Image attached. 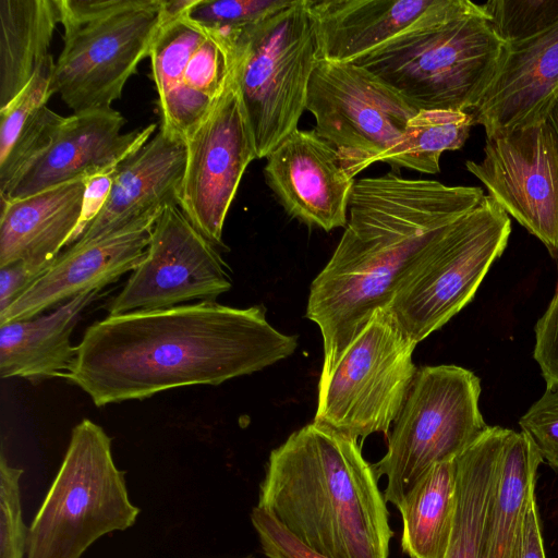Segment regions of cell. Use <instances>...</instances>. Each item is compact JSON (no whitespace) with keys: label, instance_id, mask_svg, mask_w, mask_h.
Listing matches in <instances>:
<instances>
[{"label":"cell","instance_id":"obj_14","mask_svg":"<svg viewBox=\"0 0 558 558\" xmlns=\"http://www.w3.org/2000/svg\"><path fill=\"white\" fill-rule=\"evenodd\" d=\"M234 69V68H233ZM178 206L216 247L255 144L234 75L204 122L186 140Z\"/></svg>","mask_w":558,"mask_h":558},{"label":"cell","instance_id":"obj_35","mask_svg":"<svg viewBox=\"0 0 558 558\" xmlns=\"http://www.w3.org/2000/svg\"><path fill=\"white\" fill-rule=\"evenodd\" d=\"M250 517L266 558H329L302 544L259 507Z\"/></svg>","mask_w":558,"mask_h":558},{"label":"cell","instance_id":"obj_7","mask_svg":"<svg viewBox=\"0 0 558 558\" xmlns=\"http://www.w3.org/2000/svg\"><path fill=\"white\" fill-rule=\"evenodd\" d=\"M481 379L453 365L417 369L393 423L384 457L372 464L387 478L384 497L398 507L434 465L456 459L489 428L480 410Z\"/></svg>","mask_w":558,"mask_h":558},{"label":"cell","instance_id":"obj_29","mask_svg":"<svg viewBox=\"0 0 558 558\" xmlns=\"http://www.w3.org/2000/svg\"><path fill=\"white\" fill-rule=\"evenodd\" d=\"M482 4L494 31L508 45L535 37L558 23V0H490Z\"/></svg>","mask_w":558,"mask_h":558},{"label":"cell","instance_id":"obj_25","mask_svg":"<svg viewBox=\"0 0 558 558\" xmlns=\"http://www.w3.org/2000/svg\"><path fill=\"white\" fill-rule=\"evenodd\" d=\"M59 23L57 0H0V109L49 54Z\"/></svg>","mask_w":558,"mask_h":558},{"label":"cell","instance_id":"obj_12","mask_svg":"<svg viewBox=\"0 0 558 558\" xmlns=\"http://www.w3.org/2000/svg\"><path fill=\"white\" fill-rule=\"evenodd\" d=\"M230 32L206 29L186 15L165 21L149 58L160 129L186 140L228 86L234 68Z\"/></svg>","mask_w":558,"mask_h":558},{"label":"cell","instance_id":"obj_21","mask_svg":"<svg viewBox=\"0 0 558 558\" xmlns=\"http://www.w3.org/2000/svg\"><path fill=\"white\" fill-rule=\"evenodd\" d=\"M87 179L36 194L1 198L0 268L14 263L50 268L76 231Z\"/></svg>","mask_w":558,"mask_h":558},{"label":"cell","instance_id":"obj_28","mask_svg":"<svg viewBox=\"0 0 558 558\" xmlns=\"http://www.w3.org/2000/svg\"><path fill=\"white\" fill-rule=\"evenodd\" d=\"M473 125V118L466 111L420 110L410 120L403 140L377 162H386L396 171L405 168L438 173L442 153L462 148Z\"/></svg>","mask_w":558,"mask_h":558},{"label":"cell","instance_id":"obj_17","mask_svg":"<svg viewBox=\"0 0 558 558\" xmlns=\"http://www.w3.org/2000/svg\"><path fill=\"white\" fill-rule=\"evenodd\" d=\"M124 124L125 119L113 108L77 112L64 118L51 145L0 194L1 198L26 197L116 169L145 145L157 128L154 123L121 133Z\"/></svg>","mask_w":558,"mask_h":558},{"label":"cell","instance_id":"obj_16","mask_svg":"<svg viewBox=\"0 0 558 558\" xmlns=\"http://www.w3.org/2000/svg\"><path fill=\"white\" fill-rule=\"evenodd\" d=\"M265 182L284 211L308 226L344 228L354 178L315 130H295L266 157Z\"/></svg>","mask_w":558,"mask_h":558},{"label":"cell","instance_id":"obj_40","mask_svg":"<svg viewBox=\"0 0 558 558\" xmlns=\"http://www.w3.org/2000/svg\"><path fill=\"white\" fill-rule=\"evenodd\" d=\"M545 122L553 130V132L556 135L557 141H558V99L556 100L553 108L550 109Z\"/></svg>","mask_w":558,"mask_h":558},{"label":"cell","instance_id":"obj_18","mask_svg":"<svg viewBox=\"0 0 558 558\" xmlns=\"http://www.w3.org/2000/svg\"><path fill=\"white\" fill-rule=\"evenodd\" d=\"M156 220H144L105 236L70 245L48 271L5 311L0 325L29 319L84 293L100 291L142 262Z\"/></svg>","mask_w":558,"mask_h":558},{"label":"cell","instance_id":"obj_23","mask_svg":"<svg viewBox=\"0 0 558 558\" xmlns=\"http://www.w3.org/2000/svg\"><path fill=\"white\" fill-rule=\"evenodd\" d=\"M97 295L84 292L48 314L0 325V377H64L77 356L73 330Z\"/></svg>","mask_w":558,"mask_h":558},{"label":"cell","instance_id":"obj_24","mask_svg":"<svg viewBox=\"0 0 558 558\" xmlns=\"http://www.w3.org/2000/svg\"><path fill=\"white\" fill-rule=\"evenodd\" d=\"M509 428L487 432L456 458L457 506L445 558H478L487 513L497 493Z\"/></svg>","mask_w":558,"mask_h":558},{"label":"cell","instance_id":"obj_38","mask_svg":"<svg viewBox=\"0 0 558 558\" xmlns=\"http://www.w3.org/2000/svg\"><path fill=\"white\" fill-rule=\"evenodd\" d=\"M49 268L14 263L0 268V313L5 311Z\"/></svg>","mask_w":558,"mask_h":558},{"label":"cell","instance_id":"obj_13","mask_svg":"<svg viewBox=\"0 0 558 558\" xmlns=\"http://www.w3.org/2000/svg\"><path fill=\"white\" fill-rule=\"evenodd\" d=\"M232 287L217 247L185 217L178 204L157 218L145 255L108 306L109 315L150 311L185 302L215 301Z\"/></svg>","mask_w":558,"mask_h":558},{"label":"cell","instance_id":"obj_41","mask_svg":"<svg viewBox=\"0 0 558 558\" xmlns=\"http://www.w3.org/2000/svg\"><path fill=\"white\" fill-rule=\"evenodd\" d=\"M239 558H254L253 556H244V557H239Z\"/></svg>","mask_w":558,"mask_h":558},{"label":"cell","instance_id":"obj_10","mask_svg":"<svg viewBox=\"0 0 558 558\" xmlns=\"http://www.w3.org/2000/svg\"><path fill=\"white\" fill-rule=\"evenodd\" d=\"M163 0H124L80 26L64 29L50 93L73 113L109 109L140 62L149 57L165 21Z\"/></svg>","mask_w":558,"mask_h":558},{"label":"cell","instance_id":"obj_1","mask_svg":"<svg viewBox=\"0 0 558 558\" xmlns=\"http://www.w3.org/2000/svg\"><path fill=\"white\" fill-rule=\"evenodd\" d=\"M296 336L277 330L262 305L199 301L108 315L92 324L63 378L96 407L248 375L290 356Z\"/></svg>","mask_w":558,"mask_h":558},{"label":"cell","instance_id":"obj_34","mask_svg":"<svg viewBox=\"0 0 558 558\" xmlns=\"http://www.w3.org/2000/svg\"><path fill=\"white\" fill-rule=\"evenodd\" d=\"M519 425L533 440L543 461L558 473V391L545 390L520 417Z\"/></svg>","mask_w":558,"mask_h":558},{"label":"cell","instance_id":"obj_36","mask_svg":"<svg viewBox=\"0 0 558 558\" xmlns=\"http://www.w3.org/2000/svg\"><path fill=\"white\" fill-rule=\"evenodd\" d=\"M534 333L533 357L546 390L558 391V284L549 305L535 324Z\"/></svg>","mask_w":558,"mask_h":558},{"label":"cell","instance_id":"obj_8","mask_svg":"<svg viewBox=\"0 0 558 558\" xmlns=\"http://www.w3.org/2000/svg\"><path fill=\"white\" fill-rule=\"evenodd\" d=\"M510 232L509 216L485 195L432 241L386 307L411 341L417 344L471 302Z\"/></svg>","mask_w":558,"mask_h":558},{"label":"cell","instance_id":"obj_22","mask_svg":"<svg viewBox=\"0 0 558 558\" xmlns=\"http://www.w3.org/2000/svg\"><path fill=\"white\" fill-rule=\"evenodd\" d=\"M439 0H307L319 59L351 63L432 11Z\"/></svg>","mask_w":558,"mask_h":558},{"label":"cell","instance_id":"obj_2","mask_svg":"<svg viewBox=\"0 0 558 558\" xmlns=\"http://www.w3.org/2000/svg\"><path fill=\"white\" fill-rule=\"evenodd\" d=\"M484 197L478 186L408 179L396 170L355 179L344 231L310 287L306 317L323 337L319 380L374 313L388 307L432 241Z\"/></svg>","mask_w":558,"mask_h":558},{"label":"cell","instance_id":"obj_33","mask_svg":"<svg viewBox=\"0 0 558 558\" xmlns=\"http://www.w3.org/2000/svg\"><path fill=\"white\" fill-rule=\"evenodd\" d=\"M23 469L0 457V558H25L28 527L23 521L21 476Z\"/></svg>","mask_w":558,"mask_h":558},{"label":"cell","instance_id":"obj_30","mask_svg":"<svg viewBox=\"0 0 558 558\" xmlns=\"http://www.w3.org/2000/svg\"><path fill=\"white\" fill-rule=\"evenodd\" d=\"M54 61L49 53L37 66L25 87L0 109V160L5 158L21 131L51 97Z\"/></svg>","mask_w":558,"mask_h":558},{"label":"cell","instance_id":"obj_4","mask_svg":"<svg viewBox=\"0 0 558 558\" xmlns=\"http://www.w3.org/2000/svg\"><path fill=\"white\" fill-rule=\"evenodd\" d=\"M483 4L439 0L416 23L354 60L418 110L474 108L506 56Z\"/></svg>","mask_w":558,"mask_h":558},{"label":"cell","instance_id":"obj_9","mask_svg":"<svg viewBox=\"0 0 558 558\" xmlns=\"http://www.w3.org/2000/svg\"><path fill=\"white\" fill-rule=\"evenodd\" d=\"M415 347L387 308L376 311L331 374L319 380L313 422L357 440L388 435L417 372Z\"/></svg>","mask_w":558,"mask_h":558},{"label":"cell","instance_id":"obj_26","mask_svg":"<svg viewBox=\"0 0 558 558\" xmlns=\"http://www.w3.org/2000/svg\"><path fill=\"white\" fill-rule=\"evenodd\" d=\"M543 459L524 432L509 429L497 493L487 513L478 558H514L521 520L535 494Z\"/></svg>","mask_w":558,"mask_h":558},{"label":"cell","instance_id":"obj_31","mask_svg":"<svg viewBox=\"0 0 558 558\" xmlns=\"http://www.w3.org/2000/svg\"><path fill=\"white\" fill-rule=\"evenodd\" d=\"M292 0H194L186 16L206 29L230 32L254 24Z\"/></svg>","mask_w":558,"mask_h":558},{"label":"cell","instance_id":"obj_32","mask_svg":"<svg viewBox=\"0 0 558 558\" xmlns=\"http://www.w3.org/2000/svg\"><path fill=\"white\" fill-rule=\"evenodd\" d=\"M64 118L44 106L24 126L10 153L0 160V194L51 145Z\"/></svg>","mask_w":558,"mask_h":558},{"label":"cell","instance_id":"obj_15","mask_svg":"<svg viewBox=\"0 0 558 558\" xmlns=\"http://www.w3.org/2000/svg\"><path fill=\"white\" fill-rule=\"evenodd\" d=\"M465 167L558 258V141L545 121L486 136L482 160Z\"/></svg>","mask_w":558,"mask_h":558},{"label":"cell","instance_id":"obj_37","mask_svg":"<svg viewBox=\"0 0 558 558\" xmlns=\"http://www.w3.org/2000/svg\"><path fill=\"white\" fill-rule=\"evenodd\" d=\"M116 169L106 170L87 178L80 221L70 245L78 240L88 225L104 208L111 192Z\"/></svg>","mask_w":558,"mask_h":558},{"label":"cell","instance_id":"obj_11","mask_svg":"<svg viewBox=\"0 0 558 558\" xmlns=\"http://www.w3.org/2000/svg\"><path fill=\"white\" fill-rule=\"evenodd\" d=\"M306 110L354 179L403 140L420 111L364 68L322 59L310 80Z\"/></svg>","mask_w":558,"mask_h":558},{"label":"cell","instance_id":"obj_5","mask_svg":"<svg viewBox=\"0 0 558 558\" xmlns=\"http://www.w3.org/2000/svg\"><path fill=\"white\" fill-rule=\"evenodd\" d=\"M111 444L89 418L73 427L61 465L28 526L25 558H81L104 535L134 525L141 510L130 499Z\"/></svg>","mask_w":558,"mask_h":558},{"label":"cell","instance_id":"obj_19","mask_svg":"<svg viewBox=\"0 0 558 558\" xmlns=\"http://www.w3.org/2000/svg\"><path fill=\"white\" fill-rule=\"evenodd\" d=\"M558 99V23L508 45L504 61L468 112L486 136L544 122Z\"/></svg>","mask_w":558,"mask_h":558},{"label":"cell","instance_id":"obj_20","mask_svg":"<svg viewBox=\"0 0 558 558\" xmlns=\"http://www.w3.org/2000/svg\"><path fill=\"white\" fill-rule=\"evenodd\" d=\"M185 165V141L159 128L145 145L118 165L108 201L75 243L140 221L157 220L165 207L178 204Z\"/></svg>","mask_w":558,"mask_h":558},{"label":"cell","instance_id":"obj_3","mask_svg":"<svg viewBox=\"0 0 558 558\" xmlns=\"http://www.w3.org/2000/svg\"><path fill=\"white\" fill-rule=\"evenodd\" d=\"M357 439L312 422L271 450L257 507L329 558H388L393 531Z\"/></svg>","mask_w":558,"mask_h":558},{"label":"cell","instance_id":"obj_6","mask_svg":"<svg viewBox=\"0 0 558 558\" xmlns=\"http://www.w3.org/2000/svg\"><path fill=\"white\" fill-rule=\"evenodd\" d=\"M233 75L253 135L257 159L266 158L298 130L306 110L312 73L319 60L307 0L230 31Z\"/></svg>","mask_w":558,"mask_h":558},{"label":"cell","instance_id":"obj_27","mask_svg":"<svg viewBox=\"0 0 558 558\" xmlns=\"http://www.w3.org/2000/svg\"><path fill=\"white\" fill-rule=\"evenodd\" d=\"M457 506L456 459L434 465L397 507L402 518L401 548L410 558H445Z\"/></svg>","mask_w":558,"mask_h":558},{"label":"cell","instance_id":"obj_39","mask_svg":"<svg viewBox=\"0 0 558 558\" xmlns=\"http://www.w3.org/2000/svg\"><path fill=\"white\" fill-rule=\"evenodd\" d=\"M514 558H546L535 494L529 499L521 520Z\"/></svg>","mask_w":558,"mask_h":558}]
</instances>
